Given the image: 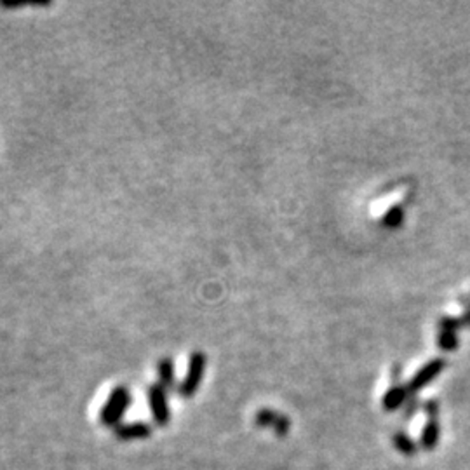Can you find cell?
Listing matches in <instances>:
<instances>
[{
    "instance_id": "6da1fadb",
    "label": "cell",
    "mask_w": 470,
    "mask_h": 470,
    "mask_svg": "<svg viewBox=\"0 0 470 470\" xmlns=\"http://www.w3.org/2000/svg\"><path fill=\"white\" fill-rule=\"evenodd\" d=\"M131 402L132 395L131 392H129V388L124 387V385H118V387L110 392L105 406H103V409L99 412V423L105 425V427L117 428L122 416H124L129 406H131Z\"/></svg>"
},
{
    "instance_id": "7a4b0ae2",
    "label": "cell",
    "mask_w": 470,
    "mask_h": 470,
    "mask_svg": "<svg viewBox=\"0 0 470 470\" xmlns=\"http://www.w3.org/2000/svg\"><path fill=\"white\" fill-rule=\"evenodd\" d=\"M206 364H207V357L204 352H194L190 355L187 375H185L183 382H181L180 387H178V394H180L181 397L188 399L192 397V395H195V392H197L199 387H201L202 378H204Z\"/></svg>"
},
{
    "instance_id": "3957f363",
    "label": "cell",
    "mask_w": 470,
    "mask_h": 470,
    "mask_svg": "<svg viewBox=\"0 0 470 470\" xmlns=\"http://www.w3.org/2000/svg\"><path fill=\"white\" fill-rule=\"evenodd\" d=\"M148 404H150L151 416L159 427H166L171 421V409L168 404V390L159 383L148 387Z\"/></svg>"
},
{
    "instance_id": "277c9868",
    "label": "cell",
    "mask_w": 470,
    "mask_h": 470,
    "mask_svg": "<svg viewBox=\"0 0 470 470\" xmlns=\"http://www.w3.org/2000/svg\"><path fill=\"white\" fill-rule=\"evenodd\" d=\"M254 423L260 428L272 427L276 431L277 438H286L291 428V421L286 414L272 412V409H260L254 416Z\"/></svg>"
},
{
    "instance_id": "5b68a950",
    "label": "cell",
    "mask_w": 470,
    "mask_h": 470,
    "mask_svg": "<svg viewBox=\"0 0 470 470\" xmlns=\"http://www.w3.org/2000/svg\"><path fill=\"white\" fill-rule=\"evenodd\" d=\"M444 369V361L443 359H434V361L427 362V364L423 366V368L420 369V371L416 373V375L413 376L412 382L408 385V390L409 394L414 395L418 390H421V388L425 387V385H428L432 382V380L435 378V376L439 375Z\"/></svg>"
},
{
    "instance_id": "8992f818",
    "label": "cell",
    "mask_w": 470,
    "mask_h": 470,
    "mask_svg": "<svg viewBox=\"0 0 470 470\" xmlns=\"http://www.w3.org/2000/svg\"><path fill=\"white\" fill-rule=\"evenodd\" d=\"M113 434L120 441H135V439H147L151 435V427L145 421H135V423L118 425Z\"/></svg>"
},
{
    "instance_id": "52a82bcc",
    "label": "cell",
    "mask_w": 470,
    "mask_h": 470,
    "mask_svg": "<svg viewBox=\"0 0 470 470\" xmlns=\"http://www.w3.org/2000/svg\"><path fill=\"white\" fill-rule=\"evenodd\" d=\"M409 397H412V394H409L408 387L395 383L394 387L388 388L387 394L383 395L385 412H395V409L402 408V406H406V402L409 401Z\"/></svg>"
},
{
    "instance_id": "ba28073f",
    "label": "cell",
    "mask_w": 470,
    "mask_h": 470,
    "mask_svg": "<svg viewBox=\"0 0 470 470\" xmlns=\"http://www.w3.org/2000/svg\"><path fill=\"white\" fill-rule=\"evenodd\" d=\"M439 438H441V427H439L438 418H431V420L427 421V425L423 427V431H421L420 435L421 450L423 451L435 450V446H438L439 443Z\"/></svg>"
},
{
    "instance_id": "9c48e42d",
    "label": "cell",
    "mask_w": 470,
    "mask_h": 470,
    "mask_svg": "<svg viewBox=\"0 0 470 470\" xmlns=\"http://www.w3.org/2000/svg\"><path fill=\"white\" fill-rule=\"evenodd\" d=\"M157 373H159V385L164 387L166 390H171L176 385V376H175V362L173 359L164 357L159 361L157 364Z\"/></svg>"
},
{
    "instance_id": "30bf717a",
    "label": "cell",
    "mask_w": 470,
    "mask_h": 470,
    "mask_svg": "<svg viewBox=\"0 0 470 470\" xmlns=\"http://www.w3.org/2000/svg\"><path fill=\"white\" fill-rule=\"evenodd\" d=\"M392 443H394L395 450H397L399 453L406 454V457H413V454L418 451L416 443L402 431H397L394 435H392Z\"/></svg>"
},
{
    "instance_id": "8fae6325",
    "label": "cell",
    "mask_w": 470,
    "mask_h": 470,
    "mask_svg": "<svg viewBox=\"0 0 470 470\" xmlns=\"http://www.w3.org/2000/svg\"><path fill=\"white\" fill-rule=\"evenodd\" d=\"M49 0H0L4 9H21V7H49Z\"/></svg>"
},
{
    "instance_id": "7c38bea8",
    "label": "cell",
    "mask_w": 470,
    "mask_h": 470,
    "mask_svg": "<svg viewBox=\"0 0 470 470\" xmlns=\"http://www.w3.org/2000/svg\"><path fill=\"white\" fill-rule=\"evenodd\" d=\"M439 345L443 347L444 350H454L458 345V340L454 331H447V329H443L441 336H439Z\"/></svg>"
},
{
    "instance_id": "4fadbf2b",
    "label": "cell",
    "mask_w": 470,
    "mask_h": 470,
    "mask_svg": "<svg viewBox=\"0 0 470 470\" xmlns=\"http://www.w3.org/2000/svg\"><path fill=\"white\" fill-rule=\"evenodd\" d=\"M402 220V209L399 206L392 207L387 214H385V225L388 227H397Z\"/></svg>"
},
{
    "instance_id": "5bb4252c",
    "label": "cell",
    "mask_w": 470,
    "mask_h": 470,
    "mask_svg": "<svg viewBox=\"0 0 470 470\" xmlns=\"http://www.w3.org/2000/svg\"><path fill=\"white\" fill-rule=\"evenodd\" d=\"M418 408H420V402H418L414 397H409V401L406 402V406H404V413H402V420H404V421L412 420V416H413L414 413H416Z\"/></svg>"
},
{
    "instance_id": "9a60e30c",
    "label": "cell",
    "mask_w": 470,
    "mask_h": 470,
    "mask_svg": "<svg viewBox=\"0 0 470 470\" xmlns=\"http://www.w3.org/2000/svg\"><path fill=\"white\" fill-rule=\"evenodd\" d=\"M425 413L428 414V420H431V418H438V413H439L438 401H428L427 404H425Z\"/></svg>"
}]
</instances>
